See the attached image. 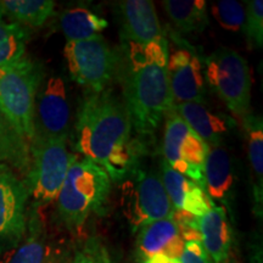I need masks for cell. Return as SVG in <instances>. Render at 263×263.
Wrapping results in <instances>:
<instances>
[{"mask_svg": "<svg viewBox=\"0 0 263 263\" xmlns=\"http://www.w3.org/2000/svg\"><path fill=\"white\" fill-rule=\"evenodd\" d=\"M132 129L126 104L112 88L88 91L77 112L76 149L100 166L111 182L121 183L139 163L143 153Z\"/></svg>", "mask_w": 263, "mask_h": 263, "instance_id": "cell-1", "label": "cell"}, {"mask_svg": "<svg viewBox=\"0 0 263 263\" xmlns=\"http://www.w3.org/2000/svg\"><path fill=\"white\" fill-rule=\"evenodd\" d=\"M167 39L149 44L124 42L118 52L117 77L132 127L140 136H151L172 110Z\"/></svg>", "mask_w": 263, "mask_h": 263, "instance_id": "cell-2", "label": "cell"}, {"mask_svg": "<svg viewBox=\"0 0 263 263\" xmlns=\"http://www.w3.org/2000/svg\"><path fill=\"white\" fill-rule=\"evenodd\" d=\"M108 174L89 159H76L58 195V213L68 229H81L93 213H103L111 192Z\"/></svg>", "mask_w": 263, "mask_h": 263, "instance_id": "cell-3", "label": "cell"}, {"mask_svg": "<svg viewBox=\"0 0 263 263\" xmlns=\"http://www.w3.org/2000/svg\"><path fill=\"white\" fill-rule=\"evenodd\" d=\"M31 161L24 180L33 207L57 201L66 174L77 159L67 147V138H34L29 145Z\"/></svg>", "mask_w": 263, "mask_h": 263, "instance_id": "cell-4", "label": "cell"}, {"mask_svg": "<svg viewBox=\"0 0 263 263\" xmlns=\"http://www.w3.org/2000/svg\"><path fill=\"white\" fill-rule=\"evenodd\" d=\"M42 77L41 68L31 59L0 68V111L29 145L34 139L35 98Z\"/></svg>", "mask_w": 263, "mask_h": 263, "instance_id": "cell-5", "label": "cell"}, {"mask_svg": "<svg viewBox=\"0 0 263 263\" xmlns=\"http://www.w3.org/2000/svg\"><path fill=\"white\" fill-rule=\"evenodd\" d=\"M121 207L133 232L174 212L160 174L140 162L121 182Z\"/></svg>", "mask_w": 263, "mask_h": 263, "instance_id": "cell-6", "label": "cell"}, {"mask_svg": "<svg viewBox=\"0 0 263 263\" xmlns=\"http://www.w3.org/2000/svg\"><path fill=\"white\" fill-rule=\"evenodd\" d=\"M205 77L230 112L241 120L250 115L252 80L244 57L232 49H217L205 59Z\"/></svg>", "mask_w": 263, "mask_h": 263, "instance_id": "cell-7", "label": "cell"}, {"mask_svg": "<svg viewBox=\"0 0 263 263\" xmlns=\"http://www.w3.org/2000/svg\"><path fill=\"white\" fill-rule=\"evenodd\" d=\"M65 59L72 80L88 91L105 90L117 76L118 52L111 49L103 35L67 42Z\"/></svg>", "mask_w": 263, "mask_h": 263, "instance_id": "cell-8", "label": "cell"}, {"mask_svg": "<svg viewBox=\"0 0 263 263\" xmlns=\"http://www.w3.org/2000/svg\"><path fill=\"white\" fill-rule=\"evenodd\" d=\"M209 149L205 141L172 107V110L164 116L163 160L173 170L192 179L203 190V162Z\"/></svg>", "mask_w": 263, "mask_h": 263, "instance_id": "cell-9", "label": "cell"}, {"mask_svg": "<svg viewBox=\"0 0 263 263\" xmlns=\"http://www.w3.org/2000/svg\"><path fill=\"white\" fill-rule=\"evenodd\" d=\"M28 193L24 180L6 163H0V251L18 245L27 228Z\"/></svg>", "mask_w": 263, "mask_h": 263, "instance_id": "cell-10", "label": "cell"}, {"mask_svg": "<svg viewBox=\"0 0 263 263\" xmlns=\"http://www.w3.org/2000/svg\"><path fill=\"white\" fill-rule=\"evenodd\" d=\"M70 105L60 77H50L35 100L34 138H67Z\"/></svg>", "mask_w": 263, "mask_h": 263, "instance_id": "cell-11", "label": "cell"}, {"mask_svg": "<svg viewBox=\"0 0 263 263\" xmlns=\"http://www.w3.org/2000/svg\"><path fill=\"white\" fill-rule=\"evenodd\" d=\"M167 72L174 103H205L202 62L196 52L189 48L174 50L168 55Z\"/></svg>", "mask_w": 263, "mask_h": 263, "instance_id": "cell-12", "label": "cell"}, {"mask_svg": "<svg viewBox=\"0 0 263 263\" xmlns=\"http://www.w3.org/2000/svg\"><path fill=\"white\" fill-rule=\"evenodd\" d=\"M123 42L149 44L166 39L157 12L150 0H123L116 5Z\"/></svg>", "mask_w": 263, "mask_h": 263, "instance_id": "cell-13", "label": "cell"}, {"mask_svg": "<svg viewBox=\"0 0 263 263\" xmlns=\"http://www.w3.org/2000/svg\"><path fill=\"white\" fill-rule=\"evenodd\" d=\"M136 240L137 263H144L156 255L179 259L184 249L178 226L173 218H164L141 227Z\"/></svg>", "mask_w": 263, "mask_h": 263, "instance_id": "cell-14", "label": "cell"}, {"mask_svg": "<svg viewBox=\"0 0 263 263\" xmlns=\"http://www.w3.org/2000/svg\"><path fill=\"white\" fill-rule=\"evenodd\" d=\"M160 176L174 211H185L195 217H201L211 209L213 202L205 190L173 170L164 160L161 161Z\"/></svg>", "mask_w": 263, "mask_h": 263, "instance_id": "cell-15", "label": "cell"}, {"mask_svg": "<svg viewBox=\"0 0 263 263\" xmlns=\"http://www.w3.org/2000/svg\"><path fill=\"white\" fill-rule=\"evenodd\" d=\"M197 227L201 244L212 262L226 261L233 250V233L224 207L212 203L211 209L197 218Z\"/></svg>", "mask_w": 263, "mask_h": 263, "instance_id": "cell-16", "label": "cell"}, {"mask_svg": "<svg viewBox=\"0 0 263 263\" xmlns=\"http://www.w3.org/2000/svg\"><path fill=\"white\" fill-rule=\"evenodd\" d=\"M173 108L209 147L222 146L223 137L234 127L232 118L213 114L202 104H174Z\"/></svg>", "mask_w": 263, "mask_h": 263, "instance_id": "cell-17", "label": "cell"}, {"mask_svg": "<svg viewBox=\"0 0 263 263\" xmlns=\"http://www.w3.org/2000/svg\"><path fill=\"white\" fill-rule=\"evenodd\" d=\"M3 263H52L47 229L39 207H32L27 217V228L17 246L10 250Z\"/></svg>", "mask_w": 263, "mask_h": 263, "instance_id": "cell-18", "label": "cell"}, {"mask_svg": "<svg viewBox=\"0 0 263 263\" xmlns=\"http://www.w3.org/2000/svg\"><path fill=\"white\" fill-rule=\"evenodd\" d=\"M233 180L229 154L223 146L210 147L203 162V182L207 195L223 201L232 189Z\"/></svg>", "mask_w": 263, "mask_h": 263, "instance_id": "cell-19", "label": "cell"}, {"mask_svg": "<svg viewBox=\"0 0 263 263\" xmlns=\"http://www.w3.org/2000/svg\"><path fill=\"white\" fill-rule=\"evenodd\" d=\"M248 141V155L254 177V201L255 209L262 215L263 199V123L262 117L248 115L242 118Z\"/></svg>", "mask_w": 263, "mask_h": 263, "instance_id": "cell-20", "label": "cell"}, {"mask_svg": "<svg viewBox=\"0 0 263 263\" xmlns=\"http://www.w3.org/2000/svg\"><path fill=\"white\" fill-rule=\"evenodd\" d=\"M162 5L180 34L202 32L209 25L207 6L203 0H166Z\"/></svg>", "mask_w": 263, "mask_h": 263, "instance_id": "cell-21", "label": "cell"}, {"mask_svg": "<svg viewBox=\"0 0 263 263\" xmlns=\"http://www.w3.org/2000/svg\"><path fill=\"white\" fill-rule=\"evenodd\" d=\"M60 26L67 42H78L100 35L108 22L85 8H72L62 14Z\"/></svg>", "mask_w": 263, "mask_h": 263, "instance_id": "cell-22", "label": "cell"}, {"mask_svg": "<svg viewBox=\"0 0 263 263\" xmlns=\"http://www.w3.org/2000/svg\"><path fill=\"white\" fill-rule=\"evenodd\" d=\"M31 161L29 143L18 134L0 111V163L8 162L21 173H27Z\"/></svg>", "mask_w": 263, "mask_h": 263, "instance_id": "cell-23", "label": "cell"}, {"mask_svg": "<svg viewBox=\"0 0 263 263\" xmlns=\"http://www.w3.org/2000/svg\"><path fill=\"white\" fill-rule=\"evenodd\" d=\"M2 5L4 16L15 24L29 27H42L55 8L51 0H3Z\"/></svg>", "mask_w": 263, "mask_h": 263, "instance_id": "cell-24", "label": "cell"}, {"mask_svg": "<svg viewBox=\"0 0 263 263\" xmlns=\"http://www.w3.org/2000/svg\"><path fill=\"white\" fill-rule=\"evenodd\" d=\"M28 31L15 22L0 20V68L12 67L27 58Z\"/></svg>", "mask_w": 263, "mask_h": 263, "instance_id": "cell-25", "label": "cell"}, {"mask_svg": "<svg viewBox=\"0 0 263 263\" xmlns=\"http://www.w3.org/2000/svg\"><path fill=\"white\" fill-rule=\"evenodd\" d=\"M212 16L227 31L239 32L244 27L245 9L235 0H219L211 8Z\"/></svg>", "mask_w": 263, "mask_h": 263, "instance_id": "cell-26", "label": "cell"}, {"mask_svg": "<svg viewBox=\"0 0 263 263\" xmlns=\"http://www.w3.org/2000/svg\"><path fill=\"white\" fill-rule=\"evenodd\" d=\"M248 45L251 49L262 48L263 44V2L250 0L246 2L245 22L242 27Z\"/></svg>", "mask_w": 263, "mask_h": 263, "instance_id": "cell-27", "label": "cell"}, {"mask_svg": "<svg viewBox=\"0 0 263 263\" xmlns=\"http://www.w3.org/2000/svg\"><path fill=\"white\" fill-rule=\"evenodd\" d=\"M70 263H111L106 250L97 239H90L83 249L76 252Z\"/></svg>", "mask_w": 263, "mask_h": 263, "instance_id": "cell-28", "label": "cell"}, {"mask_svg": "<svg viewBox=\"0 0 263 263\" xmlns=\"http://www.w3.org/2000/svg\"><path fill=\"white\" fill-rule=\"evenodd\" d=\"M179 259L182 263H213L203 249L201 241L184 242V249Z\"/></svg>", "mask_w": 263, "mask_h": 263, "instance_id": "cell-29", "label": "cell"}, {"mask_svg": "<svg viewBox=\"0 0 263 263\" xmlns=\"http://www.w3.org/2000/svg\"><path fill=\"white\" fill-rule=\"evenodd\" d=\"M144 263H182V262H180V259H177V258H170L163 255H156V256H153V257L149 258Z\"/></svg>", "mask_w": 263, "mask_h": 263, "instance_id": "cell-30", "label": "cell"}, {"mask_svg": "<svg viewBox=\"0 0 263 263\" xmlns=\"http://www.w3.org/2000/svg\"><path fill=\"white\" fill-rule=\"evenodd\" d=\"M222 263H241V262L239 261L238 257H236L235 254H234V252H233V250H232V252H230L229 256H228V257H227L226 261H223Z\"/></svg>", "mask_w": 263, "mask_h": 263, "instance_id": "cell-31", "label": "cell"}, {"mask_svg": "<svg viewBox=\"0 0 263 263\" xmlns=\"http://www.w3.org/2000/svg\"><path fill=\"white\" fill-rule=\"evenodd\" d=\"M3 17H4V10H3L2 2H0V20H3Z\"/></svg>", "mask_w": 263, "mask_h": 263, "instance_id": "cell-32", "label": "cell"}]
</instances>
